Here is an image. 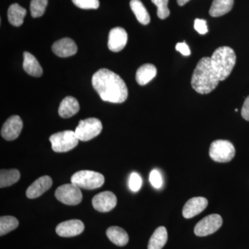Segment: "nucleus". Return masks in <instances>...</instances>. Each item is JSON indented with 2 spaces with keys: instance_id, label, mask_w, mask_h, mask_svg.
Listing matches in <instances>:
<instances>
[{
  "instance_id": "nucleus-15",
  "label": "nucleus",
  "mask_w": 249,
  "mask_h": 249,
  "mask_svg": "<svg viewBox=\"0 0 249 249\" xmlns=\"http://www.w3.org/2000/svg\"><path fill=\"white\" fill-rule=\"evenodd\" d=\"M52 51L58 56L67 58L75 55L78 51V47L72 39L65 37L54 42Z\"/></svg>"
},
{
  "instance_id": "nucleus-13",
  "label": "nucleus",
  "mask_w": 249,
  "mask_h": 249,
  "mask_svg": "<svg viewBox=\"0 0 249 249\" xmlns=\"http://www.w3.org/2000/svg\"><path fill=\"white\" fill-rule=\"evenodd\" d=\"M127 42V34L124 28L115 27L109 31L108 48L113 52L123 50Z\"/></svg>"
},
{
  "instance_id": "nucleus-5",
  "label": "nucleus",
  "mask_w": 249,
  "mask_h": 249,
  "mask_svg": "<svg viewBox=\"0 0 249 249\" xmlns=\"http://www.w3.org/2000/svg\"><path fill=\"white\" fill-rule=\"evenodd\" d=\"M49 142H52V150L54 152L61 153L75 148L78 145L79 139L73 131L65 130L51 136Z\"/></svg>"
},
{
  "instance_id": "nucleus-28",
  "label": "nucleus",
  "mask_w": 249,
  "mask_h": 249,
  "mask_svg": "<svg viewBox=\"0 0 249 249\" xmlns=\"http://www.w3.org/2000/svg\"><path fill=\"white\" fill-rule=\"evenodd\" d=\"M157 7V16L161 19H164L170 16V10L168 7L169 0H151Z\"/></svg>"
},
{
  "instance_id": "nucleus-27",
  "label": "nucleus",
  "mask_w": 249,
  "mask_h": 249,
  "mask_svg": "<svg viewBox=\"0 0 249 249\" xmlns=\"http://www.w3.org/2000/svg\"><path fill=\"white\" fill-rule=\"evenodd\" d=\"M47 4L48 0H31L30 10L32 17L36 18L43 16Z\"/></svg>"
},
{
  "instance_id": "nucleus-32",
  "label": "nucleus",
  "mask_w": 249,
  "mask_h": 249,
  "mask_svg": "<svg viewBox=\"0 0 249 249\" xmlns=\"http://www.w3.org/2000/svg\"><path fill=\"white\" fill-rule=\"evenodd\" d=\"M195 29L199 34H201V35H204L206 33L208 32V27L207 24H206V21L204 20V19H196L195 20L194 24Z\"/></svg>"
},
{
  "instance_id": "nucleus-9",
  "label": "nucleus",
  "mask_w": 249,
  "mask_h": 249,
  "mask_svg": "<svg viewBox=\"0 0 249 249\" xmlns=\"http://www.w3.org/2000/svg\"><path fill=\"white\" fill-rule=\"evenodd\" d=\"M222 223V218L219 214H210L196 224L194 229L195 234L198 237L211 235L220 229Z\"/></svg>"
},
{
  "instance_id": "nucleus-24",
  "label": "nucleus",
  "mask_w": 249,
  "mask_h": 249,
  "mask_svg": "<svg viewBox=\"0 0 249 249\" xmlns=\"http://www.w3.org/2000/svg\"><path fill=\"white\" fill-rule=\"evenodd\" d=\"M129 5L136 18L141 24L147 25L150 23V15L140 0H131Z\"/></svg>"
},
{
  "instance_id": "nucleus-21",
  "label": "nucleus",
  "mask_w": 249,
  "mask_h": 249,
  "mask_svg": "<svg viewBox=\"0 0 249 249\" xmlns=\"http://www.w3.org/2000/svg\"><path fill=\"white\" fill-rule=\"evenodd\" d=\"M168 241V232L164 227L156 229L148 242L147 249H162Z\"/></svg>"
},
{
  "instance_id": "nucleus-8",
  "label": "nucleus",
  "mask_w": 249,
  "mask_h": 249,
  "mask_svg": "<svg viewBox=\"0 0 249 249\" xmlns=\"http://www.w3.org/2000/svg\"><path fill=\"white\" fill-rule=\"evenodd\" d=\"M55 196L59 201L70 206L79 204L83 199L80 188L72 183L58 187L55 192Z\"/></svg>"
},
{
  "instance_id": "nucleus-6",
  "label": "nucleus",
  "mask_w": 249,
  "mask_h": 249,
  "mask_svg": "<svg viewBox=\"0 0 249 249\" xmlns=\"http://www.w3.org/2000/svg\"><path fill=\"white\" fill-rule=\"evenodd\" d=\"M209 155L214 161L228 163L235 157V148L229 141L216 140L211 143Z\"/></svg>"
},
{
  "instance_id": "nucleus-22",
  "label": "nucleus",
  "mask_w": 249,
  "mask_h": 249,
  "mask_svg": "<svg viewBox=\"0 0 249 249\" xmlns=\"http://www.w3.org/2000/svg\"><path fill=\"white\" fill-rule=\"evenodd\" d=\"M234 0H213L209 14L214 18L220 17L231 11Z\"/></svg>"
},
{
  "instance_id": "nucleus-2",
  "label": "nucleus",
  "mask_w": 249,
  "mask_h": 249,
  "mask_svg": "<svg viewBox=\"0 0 249 249\" xmlns=\"http://www.w3.org/2000/svg\"><path fill=\"white\" fill-rule=\"evenodd\" d=\"M219 81L217 73L211 64V58H201L192 76L191 85L193 89L200 94H207L217 88Z\"/></svg>"
},
{
  "instance_id": "nucleus-33",
  "label": "nucleus",
  "mask_w": 249,
  "mask_h": 249,
  "mask_svg": "<svg viewBox=\"0 0 249 249\" xmlns=\"http://www.w3.org/2000/svg\"><path fill=\"white\" fill-rule=\"evenodd\" d=\"M176 50L178 52H179L182 54L183 55H185V56H188V55H191V50H190L189 47L187 45L186 42H178V43L177 44Z\"/></svg>"
},
{
  "instance_id": "nucleus-14",
  "label": "nucleus",
  "mask_w": 249,
  "mask_h": 249,
  "mask_svg": "<svg viewBox=\"0 0 249 249\" xmlns=\"http://www.w3.org/2000/svg\"><path fill=\"white\" fill-rule=\"evenodd\" d=\"M209 204V201L204 197L197 196L193 197L187 201L183 206L182 214L186 219H191L195 216L200 214L206 209Z\"/></svg>"
},
{
  "instance_id": "nucleus-18",
  "label": "nucleus",
  "mask_w": 249,
  "mask_h": 249,
  "mask_svg": "<svg viewBox=\"0 0 249 249\" xmlns=\"http://www.w3.org/2000/svg\"><path fill=\"white\" fill-rule=\"evenodd\" d=\"M23 68L28 74L34 77H40L43 73L42 67L37 59L29 52H24Z\"/></svg>"
},
{
  "instance_id": "nucleus-3",
  "label": "nucleus",
  "mask_w": 249,
  "mask_h": 249,
  "mask_svg": "<svg viewBox=\"0 0 249 249\" xmlns=\"http://www.w3.org/2000/svg\"><path fill=\"white\" fill-rule=\"evenodd\" d=\"M211 62L217 73L219 80L223 81L230 76L235 67V52L229 47H219L211 57Z\"/></svg>"
},
{
  "instance_id": "nucleus-23",
  "label": "nucleus",
  "mask_w": 249,
  "mask_h": 249,
  "mask_svg": "<svg viewBox=\"0 0 249 249\" xmlns=\"http://www.w3.org/2000/svg\"><path fill=\"white\" fill-rule=\"evenodd\" d=\"M27 14L25 9L18 4H13L8 10V19L15 27H20L24 22V19Z\"/></svg>"
},
{
  "instance_id": "nucleus-16",
  "label": "nucleus",
  "mask_w": 249,
  "mask_h": 249,
  "mask_svg": "<svg viewBox=\"0 0 249 249\" xmlns=\"http://www.w3.org/2000/svg\"><path fill=\"white\" fill-rule=\"evenodd\" d=\"M53 184V181L49 176L40 177L28 188L26 196L29 199H36L48 191Z\"/></svg>"
},
{
  "instance_id": "nucleus-36",
  "label": "nucleus",
  "mask_w": 249,
  "mask_h": 249,
  "mask_svg": "<svg viewBox=\"0 0 249 249\" xmlns=\"http://www.w3.org/2000/svg\"><path fill=\"white\" fill-rule=\"evenodd\" d=\"M235 111H238V109H235Z\"/></svg>"
},
{
  "instance_id": "nucleus-20",
  "label": "nucleus",
  "mask_w": 249,
  "mask_h": 249,
  "mask_svg": "<svg viewBox=\"0 0 249 249\" xmlns=\"http://www.w3.org/2000/svg\"><path fill=\"white\" fill-rule=\"evenodd\" d=\"M106 234L113 244L119 247H124L128 243L129 236L127 232L119 227H111L107 229Z\"/></svg>"
},
{
  "instance_id": "nucleus-19",
  "label": "nucleus",
  "mask_w": 249,
  "mask_h": 249,
  "mask_svg": "<svg viewBox=\"0 0 249 249\" xmlns=\"http://www.w3.org/2000/svg\"><path fill=\"white\" fill-rule=\"evenodd\" d=\"M157 68L152 64H145L141 66L136 73V80L140 85H145L157 75Z\"/></svg>"
},
{
  "instance_id": "nucleus-31",
  "label": "nucleus",
  "mask_w": 249,
  "mask_h": 249,
  "mask_svg": "<svg viewBox=\"0 0 249 249\" xmlns=\"http://www.w3.org/2000/svg\"><path fill=\"white\" fill-rule=\"evenodd\" d=\"M150 181L152 186L155 188H160L163 184V180L160 176V172L157 170H153L150 173Z\"/></svg>"
},
{
  "instance_id": "nucleus-34",
  "label": "nucleus",
  "mask_w": 249,
  "mask_h": 249,
  "mask_svg": "<svg viewBox=\"0 0 249 249\" xmlns=\"http://www.w3.org/2000/svg\"><path fill=\"white\" fill-rule=\"evenodd\" d=\"M242 117L246 121H249V96L246 98L243 106H242V111H241Z\"/></svg>"
},
{
  "instance_id": "nucleus-12",
  "label": "nucleus",
  "mask_w": 249,
  "mask_h": 249,
  "mask_svg": "<svg viewBox=\"0 0 249 249\" xmlns=\"http://www.w3.org/2000/svg\"><path fill=\"white\" fill-rule=\"evenodd\" d=\"M85 225L79 219L65 221L57 226L55 231L60 237H71L80 235L83 232Z\"/></svg>"
},
{
  "instance_id": "nucleus-7",
  "label": "nucleus",
  "mask_w": 249,
  "mask_h": 249,
  "mask_svg": "<svg viewBox=\"0 0 249 249\" xmlns=\"http://www.w3.org/2000/svg\"><path fill=\"white\" fill-rule=\"evenodd\" d=\"M102 129V123L99 119L88 118L85 120L80 121L75 130V134L80 141L88 142L99 135Z\"/></svg>"
},
{
  "instance_id": "nucleus-25",
  "label": "nucleus",
  "mask_w": 249,
  "mask_h": 249,
  "mask_svg": "<svg viewBox=\"0 0 249 249\" xmlns=\"http://www.w3.org/2000/svg\"><path fill=\"white\" fill-rule=\"evenodd\" d=\"M20 178V173L17 169L1 170L0 171V188L11 186Z\"/></svg>"
},
{
  "instance_id": "nucleus-10",
  "label": "nucleus",
  "mask_w": 249,
  "mask_h": 249,
  "mask_svg": "<svg viewBox=\"0 0 249 249\" xmlns=\"http://www.w3.org/2000/svg\"><path fill=\"white\" fill-rule=\"evenodd\" d=\"M117 198L115 195L110 191H105L98 193L93 196V207L95 210L101 213H107L116 207Z\"/></svg>"
},
{
  "instance_id": "nucleus-11",
  "label": "nucleus",
  "mask_w": 249,
  "mask_h": 249,
  "mask_svg": "<svg viewBox=\"0 0 249 249\" xmlns=\"http://www.w3.org/2000/svg\"><path fill=\"white\" fill-rule=\"evenodd\" d=\"M23 122L19 116H11L3 124L1 135L6 141H14L22 132Z\"/></svg>"
},
{
  "instance_id": "nucleus-26",
  "label": "nucleus",
  "mask_w": 249,
  "mask_h": 249,
  "mask_svg": "<svg viewBox=\"0 0 249 249\" xmlns=\"http://www.w3.org/2000/svg\"><path fill=\"white\" fill-rule=\"evenodd\" d=\"M19 221L13 216H2L0 218V235L3 236L17 229Z\"/></svg>"
},
{
  "instance_id": "nucleus-35",
  "label": "nucleus",
  "mask_w": 249,
  "mask_h": 249,
  "mask_svg": "<svg viewBox=\"0 0 249 249\" xmlns=\"http://www.w3.org/2000/svg\"><path fill=\"white\" fill-rule=\"evenodd\" d=\"M177 1H178V4L179 5V6H183V5L188 3L190 0H177Z\"/></svg>"
},
{
  "instance_id": "nucleus-1",
  "label": "nucleus",
  "mask_w": 249,
  "mask_h": 249,
  "mask_svg": "<svg viewBox=\"0 0 249 249\" xmlns=\"http://www.w3.org/2000/svg\"><path fill=\"white\" fill-rule=\"evenodd\" d=\"M93 88L104 101L122 103L128 96V90L124 80L107 69H101L93 75Z\"/></svg>"
},
{
  "instance_id": "nucleus-17",
  "label": "nucleus",
  "mask_w": 249,
  "mask_h": 249,
  "mask_svg": "<svg viewBox=\"0 0 249 249\" xmlns=\"http://www.w3.org/2000/svg\"><path fill=\"white\" fill-rule=\"evenodd\" d=\"M79 110V103L76 98L72 96H67L60 103L58 108V114L60 117L68 119L74 116Z\"/></svg>"
},
{
  "instance_id": "nucleus-4",
  "label": "nucleus",
  "mask_w": 249,
  "mask_h": 249,
  "mask_svg": "<svg viewBox=\"0 0 249 249\" xmlns=\"http://www.w3.org/2000/svg\"><path fill=\"white\" fill-rule=\"evenodd\" d=\"M71 182L80 188L94 190L104 184L105 178L102 174L91 170H80L73 174Z\"/></svg>"
},
{
  "instance_id": "nucleus-29",
  "label": "nucleus",
  "mask_w": 249,
  "mask_h": 249,
  "mask_svg": "<svg viewBox=\"0 0 249 249\" xmlns=\"http://www.w3.org/2000/svg\"><path fill=\"white\" fill-rule=\"evenodd\" d=\"M76 6L82 9H97L99 7L98 0H71Z\"/></svg>"
},
{
  "instance_id": "nucleus-30",
  "label": "nucleus",
  "mask_w": 249,
  "mask_h": 249,
  "mask_svg": "<svg viewBox=\"0 0 249 249\" xmlns=\"http://www.w3.org/2000/svg\"><path fill=\"white\" fill-rule=\"evenodd\" d=\"M129 188L133 192H137L140 189L142 185V179L138 174L132 173L129 181Z\"/></svg>"
}]
</instances>
